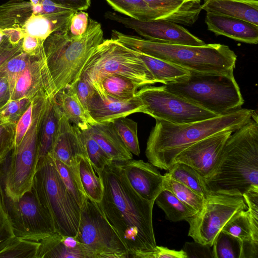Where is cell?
Returning a JSON list of instances; mask_svg holds the SVG:
<instances>
[{"label": "cell", "instance_id": "cell-38", "mask_svg": "<svg viewBox=\"0 0 258 258\" xmlns=\"http://www.w3.org/2000/svg\"><path fill=\"white\" fill-rule=\"evenodd\" d=\"M32 56L22 51L8 60L0 69V75L5 76L8 81L10 95L17 79L30 64Z\"/></svg>", "mask_w": 258, "mask_h": 258}, {"label": "cell", "instance_id": "cell-37", "mask_svg": "<svg viewBox=\"0 0 258 258\" xmlns=\"http://www.w3.org/2000/svg\"><path fill=\"white\" fill-rule=\"evenodd\" d=\"M87 156L95 172L103 170L113 161L91 136L89 128L81 131Z\"/></svg>", "mask_w": 258, "mask_h": 258}, {"label": "cell", "instance_id": "cell-14", "mask_svg": "<svg viewBox=\"0 0 258 258\" xmlns=\"http://www.w3.org/2000/svg\"><path fill=\"white\" fill-rule=\"evenodd\" d=\"M105 17L135 31L145 39L159 43L202 46L206 43L187 29L176 23L165 20L139 21L107 12Z\"/></svg>", "mask_w": 258, "mask_h": 258}, {"label": "cell", "instance_id": "cell-31", "mask_svg": "<svg viewBox=\"0 0 258 258\" xmlns=\"http://www.w3.org/2000/svg\"><path fill=\"white\" fill-rule=\"evenodd\" d=\"M167 173L172 179L187 186L206 199L211 193L208 190L204 179L191 167L180 163H174Z\"/></svg>", "mask_w": 258, "mask_h": 258}, {"label": "cell", "instance_id": "cell-33", "mask_svg": "<svg viewBox=\"0 0 258 258\" xmlns=\"http://www.w3.org/2000/svg\"><path fill=\"white\" fill-rule=\"evenodd\" d=\"M164 189L173 194L180 201L195 211L200 212L203 208L205 199L181 183L172 179L167 172L164 174Z\"/></svg>", "mask_w": 258, "mask_h": 258}, {"label": "cell", "instance_id": "cell-20", "mask_svg": "<svg viewBox=\"0 0 258 258\" xmlns=\"http://www.w3.org/2000/svg\"><path fill=\"white\" fill-rule=\"evenodd\" d=\"M205 23L208 30L216 36L223 35L249 44H256L258 42V26L249 22L207 13Z\"/></svg>", "mask_w": 258, "mask_h": 258}, {"label": "cell", "instance_id": "cell-16", "mask_svg": "<svg viewBox=\"0 0 258 258\" xmlns=\"http://www.w3.org/2000/svg\"><path fill=\"white\" fill-rule=\"evenodd\" d=\"M23 98L30 101L54 98L43 46L33 55L30 64L17 79L10 100Z\"/></svg>", "mask_w": 258, "mask_h": 258}, {"label": "cell", "instance_id": "cell-36", "mask_svg": "<svg viewBox=\"0 0 258 258\" xmlns=\"http://www.w3.org/2000/svg\"><path fill=\"white\" fill-rule=\"evenodd\" d=\"M115 128L128 150L139 156L140 149L138 137V123L125 117L117 118L113 121Z\"/></svg>", "mask_w": 258, "mask_h": 258}, {"label": "cell", "instance_id": "cell-10", "mask_svg": "<svg viewBox=\"0 0 258 258\" xmlns=\"http://www.w3.org/2000/svg\"><path fill=\"white\" fill-rule=\"evenodd\" d=\"M0 191L5 212L15 236L39 241L55 232L52 218L32 188L14 199L6 192L0 176Z\"/></svg>", "mask_w": 258, "mask_h": 258}, {"label": "cell", "instance_id": "cell-1", "mask_svg": "<svg viewBox=\"0 0 258 258\" xmlns=\"http://www.w3.org/2000/svg\"><path fill=\"white\" fill-rule=\"evenodd\" d=\"M96 172L103 185L102 199L96 203L124 244L129 257L155 250V203L144 199L134 190L118 162L113 161Z\"/></svg>", "mask_w": 258, "mask_h": 258}, {"label": "cell", "instance_id": "cell-23", "mask_svg": "<svg viewBox=\"0 0 258 258\" xmlns=\"http://www.w3.org/2000/svg\"><path fill=\"white\" fill-rule=\"evenodd\" d=\"M201 9L243 20L258 26L257 0H203Z\"/></svg>", "mask_w": 258, "mask_h": 258}, {"label": "cell", "instance_id": "cell-43", "mask_svg": "<svg viewBox=\"0 0 258 258\" xmlns=\"http://www.w3.org/2000/svg\"><path fill=\"white\" fill-rule=\"evenodd\" d=\"M15 236L4 209L0 191V251L9 244Z\"/></svg>", "mask_w": 258, "mask_h": 258}, {"label": "cell", "instance_id": "cell-42", "mask_svg": "<svg viewBox=\"0 0 258 258\" xmlns=\"http://www.w3.org/2000/svg\"><path fill=\"white\" fill-rule=\"evenodd\" d=\"M242 197L247 206V210L252 230V239L258 242V189H250L244 193Z\"/></svg>", "mask_w": 258, "mask_h": 258}, {"label": "cell", "instance_id": "cell-24", "mask_svg": "<svg viewBox=\"0 0 258 258\" xmlns=\"http://www.w3.org/2000/svg\"><path fill=\"white\" fill-rule=\"evenodd\" d=\"M75 84L59 91L54 98L66 118L81 131L86 130L97 122L80 101Z\"/></svg>", "mask_w": 258, "mask_h": 258}, {"label": "cell", "instance_id": "cell-52", "mask_svg": "<svg viewBox=\"0 0 258 258\" xmlns=\"http://www.w3.org/2000/svg\"><path fill=\"white\" fill-rule=\"evenodd\" d=\"M57 5L74 11H85L91 5V0H50Z\"/></svg>", "mask_w": 258, "mask_h": 258}, {"label": "cell", "instance_id": "cell-39", "mask_svg": "<svg viewBox=\"0 0 258 258\" xmlns=\"http://www.w3.org/2000/svg\"><path fill=\"white\" fill-rule=\"evenodd\" d=\"M241 241L221 231L212 246L213 258H239Z\"/></svg>", "mask_w": 258, "mask_h": 258}, {"label": "cell", "instance_id": "cell-17", "mask_svg": "<svg viewBox=\"0 0 258 258\" xmlns=\"http://www.w3.org/2000/svg\"><path fill=\"white\" fill-rule=\"evenodd\" d=\"M48 154L78 173L81 158H88L81 130L75 124H72L61 112L52 148Z\"/></svg>", "mask_w": 258, "mask_h": 258}, {"label": "cell", "instance_id": "cell-30", "mask_svg": "<svg viewBox=\"0 0 258 258\" xmlns=\"http://www.w3.org/2000/svg\"><path fill=\"white\" fill-rule=\"evenodd\" d=\"M115 11L139 21L160 20L144 0H105Z\"/></svg>", "mask_w": 258, "mask_h": 258}, {"label": "cell", "instance_id": "cell-47", "mask_svg": "<svg viewBox=\"0 0 258 258\" xmlns=\"http://www.w3.org/2000/svg\"><path fill=\"white\" fill-rule=\"evenodd\" d=\"M133 258H187V256L182 249L175 250L157 245L155 250L137 253Z\"/></svg>", "mask_w": 258, "mask_h": 258}, {"label": "cell", "instance_id": "cell-7", "mask_svg": "<svg viewBox=\"0 0 258 258\" xmlns=\"http://www.w3.org/2000/svg\"><path fill=\"white\" fill-rule=\"evenodd\" d=\"M50 100L33 101L31 125L19 145L13 147L0 164V176L6 192L15 199L32 187L38 162L39 139L42 122Z\"/></svg>", "mask_w": 258, "mask_h": 258}, {"label": "cell", "instance_id": "cell-57", "mask_svg": "<svg viewBox=\"0 0 258 258\" xmlns=\"http://www.w3.org/2000/svg\"><path fill=\"white\" fill-rule=\"evenodd\" d=\"M4 36H5V34H4V32L2 30H0V42L2 40Z\"/></svg>", "mask_w": 258, "mask_h": 258}, {"label": "cell", "instance_id": "cell-11", "mask_svg": "<svg viewBox=\"0 0 258 258\" xmlns=\"http://www.w3.org/2000/svg\"><path fill=\"white\" fill-rule=\"evenodd\" d=\"M77 240L96 258H128L129 254L117 233L97 204L86 196L80 208Z\"/></svg>", "mask_w": 258, "mask_h": 258}, {"label": "cell", "instance_id": "cell-58", "mask_svg": "<svg viewBox=\"0 0 258 258\" xmlns=\"http://www.w3.org/2000/svg\"><path fill=\"white\" fill-rule=\"evenodd\" d=\"M188 1H194V2H195L199 3V4H201V0H188Z\"/></svg>", "mask_w": 258, "mask_h": 258}, {"label": "cell", "instance_id": "cell-29", "mask_svg": "<svg viewBox=\"0 0 258 258\" xmlns=\"http://www.w3.org/2000/svg\"><path fill=\"white\" fill-rule=\"evenodd\" d=\"M155 203L164 211L166 219L173 222L187 221L197 213L166 189L160 192Z\"/></svg>", "mask_w": 258, "mask_h": 258}, {"label": "cell", "instance_id": "cell-2", "mask_svg": "<svg viewBox=\"0 0 258 258\" xmlns=\"http://www.w3.org/2000/svg\"><path fill=\"white\" fill-rule=\"evenodd\" d=\"M253 112L239 108L211 118L182 124L155 119V125L147 142L146 157L157 168L168 171L176 156L183 150L218 133L235 132L252 118Z\"/></svg>", "mask_w": 258, "mask_h": 258}, {"label": "cell", "instance_id": "cell-25", "mask_svg": "<svg viewBox=\"0 0 258 258\" xmlns=\"http://www.w3.org/2000/svg\"><path fill=\"white\" fill-rule=\"evenodd\" d=\"M90 83L99 95L119 100L134 97L141 88L132 80L115 74L102 75Z\"/></svg>", "mask_w": 258, "mask_h": 258}, {"label": "cell", "instance_id": "cell-6", "mask_svg": "<svg viewBox=\"0 0 258 258\" xmlns=\"http://www.w3.org/2000/svg\"><path fill=\"white\" fill-rule=\"evenodd\" d=\"M233 71L190 72L187 77L162 86L205 109L218 115H223L241 108L244 103Z\"/></svg>", "mask_w": 258, "mask_h": 258}, {"label": "cell", "instance_id": "cell-12", "mask_svg": "<svg viewBox=\"0 0 258 258\" xmlns=\"http://www.w3.org/2000/svg\"><path fill=\"white\" fill-rule=\"evenodd\" d=\"M242 196L211 193L203 209L187 222L188 235L195 241L212 246L224 225L240 211L246 210Z\"/></svg>", "mask_w": 258, "mask_h": 258}, {"label": "cell", "instance_id": "cell-15", "mask_svg": "<svg viewBox=\"0 0 258 258\" xmlns=\"http://www.w3.org/2000/svg\"><path fill=\"white\" fill-rule=\"evenodd\" d=\"M232 133L231 131L221 132L194 143L176 156L173 164L187 165L205 180L210 179L217 168L225 143Z\"/></svg>", "mask_w": 258, "mask_h": 258}, {"label": "cell", "instance_id": "cell-55", "mask_svg": "<svg viewBox=\"0 0 258 258\" xmlns=\"http://www.w3.org/2000/svg\"><path fill=\"white\" fill-rule=\"evenodd\" d=\"M10 98L9 85L6 78L0 75V108Z\"/></svg>", "mask_w": 258, "mask_h": 258}, {"label": "cell", "instance_id": "cell-9", "mask_svg": "<svg viewBox=\"0 0 258 258\" xmlns=\"http://www.w3.org/2000/svg\"><path fill=\"white\" fill-rule=\"evenodd\" d=\"M105 74L125 77L141 87L156 83L135 50L113 38L104 39L97 46L80 77L91 83Z\"/></svg>", "mask_w": 258, "mask_h": 258}, {"label": "cell", "instance_id": "cell-21", "mask_svg": "<svg viewBox=\"0 0 258 258\" xmlns=\"http://www.w3.org/2000/svg\"><path fill=\"white\" fill-rule=\"evenodd\" d=\"M39 242L36 258H96L75 236L54 232Z\"/></svg>", "mask_w": 258, "mask_h": 258}, {"label": "cell", "instance_id": "cell-54", "mask_svg": "<svg viewBox=\"0 0 258 258\" xmlns=\"http://www.w3.org/2000/svg\"><path fill=\"white\" fill-rule=\"evenodd\" d=\"M41 4L42 10L39 14L48 15L70 10L56 4L50 0H41Z\"/></svg>", "mask_w": 258, "mask_h": 258}, {"label": "cell", "instance_id": "cell-53", "mask_svg": "<svg viewBox=\"0 0 258 258\" xmlns=\"http://www.w3.org/2000/svg\"><path fill=\"white\" fill-rule=\"evenodd\" d=\"M239 258H258V242L252 239L242 241Z\"/></svg>", "mask_w": 258, "mask_h": 258}, {"label": "cell", "instance_id": "cell-40", "mask_svg": "<svg viewBox=\"0 0 258 258\" xmlns=\"http://www.w3.org/2000/svg\"><path fill=\"white\" fill-rule=\"evenodd\" d=\"M247 209L240 211L233 216L224 225L222 231L241 242L252 240L250 221Z\"/></svg>", "mask_w": 258, "mask_h": 258}, {"label": "cell", "instance_id": "cell-34", "mask_svg": "<svg viewBox=\"0 0 258 258\" xmlns=\"http://www.w3.org/2000/svg\"><path fill=\"white\" fill-rule=\"evenodd\" d=\"M52 158L65 186L81 208L86 195L80 180L79 173L73 171L58 159Z\"/></svg>", "mask_w": 258, "mask_h": 258}, {"label": "cell", "instance_id": "cell-5", "mask_svg": "<svg viewBox=\"0 0 258 258\" xmlns=\"http://www.w3.org/2000/svg\"><path fill=\"white\" fill-rule=\"evenodd\" d=\"M112 38L125 46L167 61L189 72L224 73L234 70L237 59L228 46L219 43L202 46L172 44L150 41L112 30Z\"/></svg>", "mask_w": 258, "mask_h": 258}, {"label": "cell", "instance_id": "cell-28", "mask_svg": "<svg viewBox=\"0 0 258 258\" xmlns=\"http://www.w3.org/2000/svg\"><path fill=\"white\" fill-rule=\"evenodd\" d=\"M60 112L55 98H51L41 124L39 139L38 161L51 152Z\"/></svg>", "mask_w": 258, "mask_h": 258}, {"label": "cell", "instance_id": "cell-26", "mask_svg": "<svg viewBox=\"0 0 258 258\" xmlns=\"http://www.w3.org/2000/svg\"><path fill=\"white\" fill-rule=\"evenodd\" d=\"M34 13L33 5L25 0H9L0 5V30H22Z\"/></svg>", "mask_w": 258, "mask_h": 258}, {"label": "cell", "instance_id": "cell-46", "mask_svg": "<svg viewBox=\"0 0 258 258\" xmlns=\"http://www.w3.org/2000/svg\"><path fill=\"white\" fill-rule=\"evenodd\" d=\"M89 15L83 11L75 12L71 17L68 32L73 37L81 36L86 31L89 23Z\"/></svg>", "mask_w": 258, "mask_h": 258}, {"label": "cell", "instance_id": "cell-41", "mask_svg": "<svg viewBox=\"0 0 258 258\" xmlns=\"http://www.w3.org/2000/svg\"><path fill=\"white\" fill-rule=\"evenodd\" d=\"M31 101L25 98L9 100L0 108V118L7 123L16 125Z\"/></svg>", "mask_w": 258, "mask_h": 258}, {"label": "cell", "instance_id": "cell-35", "mask_svg": "<svg viewBox=\"0 0 258 258\" xmlns=\"http://www.w3.org/2000/svg\"><path fill=\"white\" fill-rule=\"evenodd\" d=\"M39 241L23 239L15 236L0 251V258H36Z\"/></svg>", "mask_w": 258, "mask_h": 258}, {"label": "cell", "instance_id": "cell-4", "mask_svg": "<svg viewBox=\"0 0 258 258\" xmlns=\"http://www.w3.org/2000/svg\"><path fill=\"white\" fill-rule=\"evenodd\" d=\"M68 30L51 33L43 43L53 97L76 82L94 50L104 40L100 23L92 18L80 37H73Z\"/></svg>", "mask_w": 258, "mask_h": 258}, {"label": "cell", "instance_id": "cell-45", "mask_svg": "<svg viewBox=\"0 0 258 258\" xmlns=\"http://www.w3.org/2000/svg\"><path fill=\"white\" fill-rule=\"evenodd\" d=\"M14 124L5 123L0 125V164L6 159L13 148L14 133L10 131Z\"/></svg>", "mask_w": 258, "mask_h": 258}, {"label": "cell", "instance_id": "cell-49", "mask_svg": "<svg viewBox=\"0 0 258 258\" xmlns=\"http://www.w3.org/2000/svg\"><path fill=\"white\" fill-rule=\"evenodd\" d=\"M22 40L17 44L10 42L7 36L0 42V69L10 58L22 52Z\"/></svg>", "mask_w": 258, "mask_h": 258}, {"label": "cell", "instance_id": "cell-48", "mask_svg": "<svg viewBox=\"0 0 258 258\" xmlns=\"http://www.w3.org/2000/svg\"><path fill=\"white\" fill-rule=\"evenodd\" d=\"M75 88L80 101L87 110L89 102L97 93L96 90L89 81L81 77L75 83Z\"/></svg>", "mask_w": 258, "mask_h": 258}, {"label": "cell", "instance_id": "cell-22", "mask_svg": "<svg viewBox=\"0 0 258 258\" xmlns=\"http://www.w3.org/2000/svg\"><path fill=\"white\" fill-rule=\"evenodd\" d=\"M89 130L113 161L122 162L133 159L132 153L122 142L112 121L95 123Z\"/></svg>", "mask_w": 258, "mask_h": 258}, {"label": "cell", "instance_id": "cell-8", "mask_svg": "<svg viewBox=\"0 0 258 258\" xmlns=\"http://www.w3.org/2000/svg\"><path fill=\"white\" fill-rule=\"evenodd\" d=\"M32 187L50 215L55 232L75 236L79 226L80 207L65 186L50 155L38 161Z\"/></svg>", "mask_w": 258, "mask_h": 258}, {"label": "cell", "instance_id": "cell-44", "mask_svg": "<svg viewBox=\"0 0 258 258\" xmlns=\"http://www.w3.org/2000/svg\"><path fill=\"white\" fill-rule=\"evenodd\" d=\"M33 101L21 115L15 125L14 147L18 146L29 129L32 120Z\"/></svg>", "mask_w": 258, "mask_h": 258}, {"label": "cell", "instance_id": "cell-13", "mask_svg": "<svg viewBox=\"0 0 258 258\" xmlns=\"http://www.w3.org/2000/svg\"><path fill=\"white\" fill-rule=\"evenodd\" d=\"M136 95L145 105L146 114L176 124L191 123L218 116L175 95L162 86H145Z\"/></svg>", "mask_w": 258, "mask_h": 258}, {"label": "cell", "instance_id": "cell-27", "mask_svg": "<svg viewBox=\"0 0 258 258\" xmlns=\"http://www.w3.org/2000/svg\"><path fill=\"white\" fill-rule=\"evenodd\" d=\"M152 75L155 82L165 84L187 77L190 72L167 61L134 50Z\"/></svg>", "mask_w": 258, "mask_h": 258}, {"label": "cell", "instance_id": "cell-51", "mask_svg": "<svg viewBox=\"0 0 258 258\" xmlns=\"http://www.w3.org/2000/svg\"><path fill=\"white\" fill-rule=\"evenodd\" d=\"M44 42V40L26 34L22 39V51L29 55H34L43 46Z\"/></svg>", "mask_w": 258, "mask_h": 258}, {"label": "cell", "instance_id": "cell-3", "mask_svg": "<svg viewBox=\"0 0 258 258\" xmlns=\"http://www.w3.org/2000/svg\"><path fill=\"white\" fill-rule=\"evenodd\" d=\"M224 145L217 168L205 185L210 193L242 196L258 189V123L251 119Z\"/></svg>", "mask_w": 258, "mask_h": 258}, {"label": "cell", "instance_id": "cell-56", "mask_svg": "<svg viewBox=\"0 0 258 258\" xmlns=\"http://www.w3.org/2000/svg\"><path fill=\"white\" fill-rule=\"evenodd\" d=\"M30 2L33 5H36L41 3V0H30Z\"/></svg>", "mask_w": 258, "mask_h": 258}, {"label": "cell", "instance_id": "cell-18", "mask_svg": "<svg viewBox=\"0 0 258 258\" xmlns=\"http://www.w3.org/2000/svg\"><path fill=\"white\" fill-rule=\"evenodd\" d=\"M118 163L134 190L144 199L155 203L164 189V175L156 166L142 160L132 159Z\"/></svg>", "mask_w": 258, "mask_h": 258}, {"label": "cell", "instance_id": "cell-19", "mask_svg": "<svg viewBox=\"0 0 258 258\" xmlns=\"http://www.w3.org/2000/svg\"><path fill=\"white\" fill-rule=\"evenodd\" d=\"M87 110L97 123L113 121L135 113L146 114L145 105L136 95L130 99L119 100L96 93Z\"/></svg>", "mask_w": 258, "mask_h": 258}, {"label": "cell", "instance_id": "cell-32", "mask_svg": "<svg viewBox=\"0 0 258 258\" xmlns=\"http://www.w3.org/2000/svg\"><path fill=\"white\" fill-rule=\"evenodd\" d=\"M79 171L80 180L87 197L96 203L100 202L103 196V183L88 158H81Z\"/></svg>", "mask_w": 258, "mask_h": 258}, {"label": "cell", "instance_id": "cell-50", "mask_svg": "<svg viewBox=\"0 0 258 258\" xmlns=\"http://www.w3.org/2000/svg\"><path fill=\"white\" fill-rule=\"evenodd\" d=\"M211 247L208 245L203 244L195 241L185 242L182 250L186 253L187 258H213Z\"/></svg>", "mask_w": 258, "mask_h": 258}]
</instances>
